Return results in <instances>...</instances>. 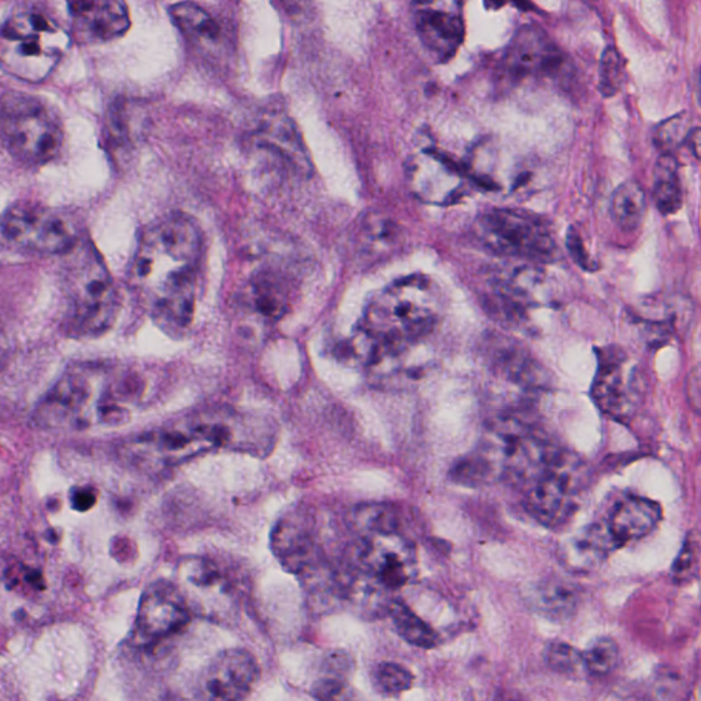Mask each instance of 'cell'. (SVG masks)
<instances>
[{
	"label": "cell",
	"mask_w": 701,
	"mask_h": 701,
	"mask_svg": "<svg viewBox=\"0 0 701 701\" xmlns=\"http://www.w3.org/2000/svg\"><path fill=\"white\" fill-rule=\"evenodd\" d=\"M202 254V232L187 214H170L143 233L132 283L163 329L180 332L194 320Z\"/></svg>",
	"instance_id": "obj_1"
},
{
	"label": "cell",
	"mask_w": 701,
	"mask_h": 701,
	"mask_svg": "<svg viewBox=\"0 0 701 701\" xmlns=\"http://www.w3.org/2000/svg\"><path fill=\"white\" fill-rule=\"evenodd\" d=\"M142 377L102 363L70 366L42 402L35 422L50 430H84L125 424L143 396Z\"/></svg>",
	"instance_id": "obj_2"
},
{
	"label": "cell",
	"mask_w": 701,
	"mask_h": 701,
	"mask_svg": "<svg viewBox=\"0 0 701 701\" xmlns=\"http://www.w3.org/2000/svg\"><path fill=\"white\" fill-rule=\"evenodd\" d=\"M258 422L233 411H206L177 419L131 443L137 459L172 466L191 456L222 447L258 445ZM261 443V441H259Z\"/></svg>",
	"instance_id": "obj_3"
},
{
	"label": "cell",
	"mask_w": 701,
	"mask_h": 701,
	"mask_svg": "<svg viewBox=\"0 0 701 701\" xmlns=\"http://www.w3.org/2000/svg\"><path fill=\"white\" fill-rule=\"evenodd\" d=\"M63 272L62 322L74 337H98L113 326L120 311V293L99 252L81 240L69 252Z\"/></svg>",
	"instance_id": "obj_4"
},
{
	"label": "cell",
	"mask_w": 701,
	"mask_h": 701,
	"mask_svg": "<svg viewBox=\"0 0 701 701\" xmlns=\"http://www.w3.org/2000/svg\"><path fill=\"white\" fill-rule=\"evenodd\" d=\"M443 300L435 281L424 274L400 278L367 303L362 332L382 343L411 346L429 335L440 320Z\"/></svg>",
	"instance_id": "obj_5"
},
{
	"label": "cell",
	"mask_w": 701,
	"mask_h": 701,
	"mask_svg": "<svg viewBox=\"0 0 701 701\" xmlns=\"http://www.w3.org/2000/svg\"><path fill=\"white\" fill-rule=\"evenodd\" d=\"M69 44L68 33L37 10L11 14L2 27L0 59L7 73L28 83L50 76Z\"/></svg>",
	"instance_id": "obj_6"
},
{
	"label": "cell",
	"mask_w": 701,
	"mask_h": 701,
	"mask_svg": "<svg viewBox=\"0 0 701 701\" xmlns=\"http://www.w3.org/2000/svg\"><path fill=\"white\" fill-rule=\"evenodd\" d=\"M2 139L18 161L39 166L57 157L63 132L57 117L43 102L10 92L2 99Z\"/></svg>",
	"instance_id": "obj_7"
},
{
	"label": "cell",
	"mask_w": 701,
	"mask_h": 701,
	"mask_svg": "<svg viewBox=\"0 0 701 701\" xmlns=\"http://www.w3.org/2000/svg\"><path fill=\"white\" fill-rule=\"evenodd\" d=\"M3 241L10 248L32 254H66L81 243L80 226L66 211L20 202L3 214Z\"/></svg>",
	"instance_id": "obj_8"
},
{
	"label": "cell",
	"mask_w": 701,
	"mask_h": 701,
	"mask_svg": "<svg viewBox=\"0 0 701 701\" xmlns=\"http://www.w3.org/2000/svg\"><path fill=\"white\" fill-rule=\"evenodd\" d=\"M477 239L488 250L526 261H552L558 246L548 222L528 211L492 209L476 224Z\"/></svg>",
	"instance_id": "obj_9"
},
{
	"label": "cell",
	"mask_w": 701,
	"mask_h": 701,
	"mask_svg": "<svg viewBox=\"0 0 701 701\" xmlns=\"http://www.w3.org/2000/svg\"><path fill=\"white\" fill-rule=\"evenodd\" d=\"M358 571L369 592H395L417 576V551L398 530L363 537Z\"/></svg>",
	"instance_id": "obj_10"
},
{
	"label": "cell",
	"mask_w": 701,
	"mask_h": 701,
	"mask_svg": "<svg viewBox=\"0 0 701 701\" xmlns=\"http://www.w3.org/2000/svg\"><path fill=\"white\" fill-rule=\"evenodd\" d=\"M580 465L562 452L536 481L529 485L526 506L537 521L547 526L565 524L576 510L580 492Z\"/></svg>",
	"instance_id": "obj_11"
},
{
	"label": "cell",
	"mask_w": 701,
	"mask_h": 701,
	"mask_svg": "<svg viewBox=\"0 0 701 701\" xmlns=\"http://www.w3.org/2000/svg\"><path fill=\"white\" fill-rule=\"evenodd\" d=\"M592 398L604 414L625 422L639 409L643 398L636 367H628L625 352L617 347L603 350L592 385Z\"/></svg>",
	"instance_id": "obj_12"
},
{
	"label": "cell",
	"mask_w": 701,
	"mask_h": 701,
	"mask_svg": "<svg viewBox=\"0 0 701 701\" xmlns=\"http://www.w3.org/2000/svg\"><path fill=\"white\" fill-rule=\"evenodd\" d=\"M566 66L565 54L543 29L534 25L519 29L502 61L503 72L513 83L559 79Z\"/></svg>",
	"instance_id": "obj_13"
},
{
	"label": "cell",
	"mask_w": 701,
	"mask_h": 701,
	"mask_svg": "<svg viewBox=\"0 0 701 701\" xmlns=\"http://www.w3.org/2000/svg\"><path fill=\"white\" fill-rule=\"evenodd\" d=\"M259 680V666L244 649L222 651L199 674L196 695L202 701H244Z\"/></svg>",
	"instance_id": "obj_14"
},
{
	"label": "cell",
	"mask_w": 701,
	"mask_h": 701,
	"mask_svg": "<svg viewBox=\"0 0 701 701\" xmlns=\"http://www.w3.org/2000/svg\"><path fill=\"white\" fill-rule=\"evenodd\" d=\"M191 606L178 584L157 581L140 599L136 632L144 641L155 643L183 630L191 619Z\"/></svg>",
	"instance_id": "obj_15"
},
{
	"label": "cell",
	"mask_w": 701,
	"mask_h": 701,
	"mask_svg": "<svg viewBox=\"0 0 701 701\" xmlns=\"http://www.w3.org/2000/svg\"><path fill=\"white\" fill-rule=\"evenodd\" d=\"M407 176L411 191L430 205H451L466 192V170L437 151L425 150L411 158Z\"/></svg>",
	"instance_id": "obj_16"
},
{
	"label": "cell",
	"mask_w": 701,
	"mask_h": 701,
	"mask_svg": "<svg viewBox=\"0 0 701 701\" xmlns=\"http://www.w3.org/2000/svg\"><path fill=\"white\" fill-rule=\"evenodd\" d=\"M272 548L284 569L299 577L325 563L313 518L306 510L292 511L278 521Z\"/></svg>",
	"instance_id": "obj_17"
},
{
	"label": "cell",
	"mask_w": 701,
	"mask_h": 701,
	"mask_svg": "<svg viewBox=\"0 0 701 701\" xmlns=\"http://www.w3.org/2000/svg\"><path fill=\"white\" fill-rule=\"evenodd\" d=\"M419 39L439 62L450 61L465 39L462 3L428 2L414 5Z\"/></svg>",
	"instance_id": "obj_18"
},
{
	"label": "cell",
	"mask_w": 701,
	"mask_h": 701,
	"mask_svg": "<svg viewBox=\"0 0 701 701\" xmlns=\"http://www.w3.org/2000/svg\"><path fill=\"white\" fill-rule=\"evenodd\" d=\"M178 578V586L187 597L191 610L199 606L206 611L207 602L217 604L233 595L231 574L220 562L206 556L184 559L178 566Z\"/></svg>",
	"instance_id": "obj_19"
},
{
	"label": "cell",
	"mask_w": 701,
	"mask_h": 701,
	"mask_svg": "<svg viewBox=\"0 0 701 701\" xmlns=\"http://www.w3.org/2000/svg\"><path fill=\"white\" fill-rule=\"evenodd\" d=\"M74 32L95 42H109L131 28L128 6L117 0L69 3Z\"/></svg>",
	"instance_id": "obj_20"
},
{
	"label": "cell",
	"mask_w": 701,
	"mask_h": 701,
	"mask_svg": "<svg viewBox=\"0 0 701 701\" xmlns=\"http://www.w3.org/2000/svg\"><path fill=\"white\" fill-rule=\"evenodd\" d=\"M621 547L608 522H599L586 526L567 540L560 550V558L570 570L589 573L602 566L604 560Z\"/></svg>",
	"instance_id": "obj_21"
},
{
	"label": "cell",
	"mask_w": 701,
	"mask_h": 701,
	"mask_svg": "<svg viewBox=\"0 0 701 701\" xmlns=\"http://www.w3.org/2000/svg\"><path fill=\"white\" fill-rule=\"evenodd\" d=\"M244 303L252 315L263 321L281 320L291 304V288L274 270H261L248 281Z\"/></svg>",
	"instance_id": "obj_22"
},
{
	"label": "cell",
	"mask_w": 701,
	"mask_h": 701,
	"mask_svg": "<svg viewBox=\"0 0 701 701\" xmlns=\"http://www.w3.org/2000/svg\"><path fill=\"white\" fill-rule=\"evenodd\" d=\"M662 519V508L647 497L630 496L615 506L608 526L623 545L644 539L651 534Z\"/></svg>",
	"instance_id": "obj_23"
},
{
	"label": "cell",
	"mask_w": 701,
	"mask_h": 701,
	"mask_svg": "<svg viewBox=\"0 0 701 701\" xmlns=\"http://www.w3.org/2000/svg\"><path fill=\"white\" fill-rule=\"evenodd\" d=\"M258 142L269 148L281 161L299 173H309L311 169L306 148L300 139L298 129L291 118L274 113L261 122L258 129Z\"/></svg>",
	"instance_id": "obj_24"
},
{
	"label": "cell",
	"mask_w": 701,
	"mask_h": 701,
	"mask_svg": "<svg viewBox=\"0 0 701 701\" xmlns=\"http://www.w3.org/2000/svg\"><path fill=\"white\" fill-rule=\"evenodd\" d=\"M532 606L543 617L554 622L573 618L581 604V591L573 582L550 578L540 582L532 592Z\"/></svg>",
	"instance_id": "obj_25"
},
{
	"label": "cell",
	"mask_w": 701,
	"mask_h": 701,
	"mask_svg": "<svg viewBox=\"0 0 701 701\" xmlns=\"http://www.w3.org/2000/svg\"><path fill=\"white\" fill-rule=\"evenodd\" d=\"M495 365L508 380L529 389L539 391L547 384L543 369L518 346H499L495 352Z\"/></svg>",
	"instance_id": "obj_26"
},
{
	"label": "cell",
	"mask_w": 701,
	"mask_h": 701,
	"mask_svg": "<svg viewBox=\"0 0 701 701\" xmlns=\"http://www.w3.org/2000/svg\"><path fill=\"white\" fill-rule=\"evenodd\" d=\"M170 16L174 25L191 42L209 46L220 40V24L202 6L195 3H177L170 7Z\"/></svg>",
	"instance_id": "obj_27"
},
{
	"label": "cell",
	"mask_w": 701,
	"mask_h": 701,
	"mask_svg": "<svg viewBox=\"0 0 701 701\" xmlns=\"http://www.w3.org/2000/svg\"><path fill=\"white\" fill-rule=\"evenodd\" d=\"M611 217L622 231H637L647 213V198L643 187L636 181L619 185L611 198Z\"/></svg>",
	"instance_id": "obj_28"
},
{
	"label": "cell",
	"mask_w": 701,
	"mask_h": 701,
	"mask_svg": "<svg viewBox=\"0 0 701 701\" xmlns=\"http://www.w3.org/2000/svg\"><path fill=\"white\" fill-rule=\"evenodd\" d=\"M677 158L673 154L660 155L654 172V200L663 215L677 213L682 207V189L678 176Z\"/></svg>",
	"instance_id": "obj_29"
},
{
	"label": "cell",
	"mask_w": 701,
	"mask_h": 701,
	"mask_svg": "<svg viewBox=\"0 0 701 701\" xmlns=\"http://www.w3.org/2000/svg\"><path fill=\"white\" fill-rule=\"evenodd\" d=\"M393 625L403 640L414 647L429 649L436 647L439 636L424 619L419 618L402 602H393L389 607Z\"/></svg>",
	"instance_id": "obj_30"
},
{
	"label": "cell",
	"mask_w": 701,
	"mask_h": 701,
	"mask_svg": "<svg viewBox=\"0 0 701 701\" xmlns=\"http://www.w3.org/2000/svg\"><path fill=\"white\" fill-rule=\"evenodd\" d=\"M691 693L684 675L670 667L658 669L648 686L649 701H689Z\"/></svg>",
	"instance_id": "obj_31"
},
{
	"label": "cell",
	"mask_w": 701,
	"mask_h": 701,
	"mask_svg": "<svg viewBox=\"0 0 701 701\" xmlns=\"http://www.w3.org/2000/svg\"><path fill=\"white\" fill-rule=\"evenodd\" d=\"M582 655L585 670L597 678L613 673L619 663L618 644L610 637L596 639Z\"/></svg>",
	"instance_id": "obj_32"
},
{
	"label": "cell",
	"mask_w": 701,
	"mask_h": 701,
	"mask_svg": "<svg viewBox=\"0 0 701 701\" xmlns=\"http://www.w3.org/2000/svg\"><path fill=\"white\" fill-rule=\"evenodd\" d=\"M691 118L688 113L677 114V116L663 121L656 126L654 132L655 146L662 151V154H673L682 144L688 142L691 136Z\"/></svg>",
	"instance_id": "obj_33"
},
{
	"label": "cell",
	"mask_w": 701,
	"mask_h": 701,
	"mask_svg": "<svg viewBox=\"0 0 701 701\" xmlns=\"http://www.w3.org/2000/svg\"><path fill=\"white\" fill-rule=\"evenodd\" d=\"M625 66L617 48L607 47L600 59L599 91L604 98H611L625 84Z\"/></svg>",
	"instance_id": "obj_34"
},
{
	"label": "cell",
	"mask_w": 701,
	"mask_h": 701,
	"mask_svg": "<svg viewBox=\"0 0 701 701\" xmlns=\"http://www.w3.org/2000/svg\"><path fill=\"white\" fill-rule=\"evenodd\" d=\"M374 682L384 695L396 696L409 691L414 684V675L398 663L385 662L377 666Z\"/></svg>",
	"instance_id": "obj_35"
},
{
	"label": "cell",
	"mask_w": 701,
	"mask_h": 701,
	"mask_svg": "<svg viewBox=\"0 0 701 701\" xmlns=\"http://www.w3.org/2000/svg\"><path fill=\"white\" fill-rule=\"evenodd\" d=\"M700 556V541L693 534H689L671 567V577L674 582L682 585L695 580L700 571Z\"/></svg>",
	"instance_id": "obj_36"
},
{
	"label": "cell",
	"mask_w": 701,
	"mask_h": 701,
	"mask_svg": "<svg viewBox=\"0 0 701 701\" xmlns=\"http://www.w3.org/2000/svg\"><path fill=\"white\" fill-rule=\"evenodd\" d=\"M545 660L552 670L559 674L574 675L585 670L584 655L573 645L556 641L548 645Z\"/></svg>",
	"instance_id": "obj_37"
},
{
	"label": "cell",
	"mask_w": 701,
	"mask_h": 701,
	"mask_svg": "<svg viewBox=\"0 0 701 701\" xmlns=\"http://www.w3.org/2000/svg\"><path fill=\"white\" fill-rule=\"evenodd\" d=\"M313 695L318 701H359L347 680L325 675L315 682Z\"/></svg>",
	"instance_id": "obj_38"
},
{
	"label": "cell",
	"mask_w": 701,
	"mask_h": 701,
	"mask_svg": "<svg viewBox=\"0 0 701 701\" xmlns=\"http://www.w3.org/2000/svg\"><path fill=\"white\" fill-rule=\"evenodd\" d=\"M5 580L10 589H21L22 592H40L44 589L42 574L24 565L10 566L5 571Z\"/></svg>",
	"instance_id": "obj_39"
},
{
	"label": "cell",
	"mask_w": 701,
	"mask_h": 701,
	"mask_svg": "<svg viewBox=\"0 0 701 701\" xmlns=\"http://www.w3.org/2000/svg\"><path fill=\"white\" fill-rule=\"evenodd\" d=\"M567 247H569L571 257H573L577 265L581 266L586 272H596L599 269V263L589 255L580 233L574 231V229H570L569 236H567Z\"/></svg>",
	"instance_id": "obj_40"
},
{
	"label": "cell",
	"mask_w": 701,
	"mask_h": 701,
	"mask_svg": "<svg viewBox=\"0 0 701 701\" xmlns=\"http://www.w3.org/2000/svg\"><path fill=\"white\" fill-rule=\"evenodd\" d=\"M351 670V658L346 652H332V654L326 656L324 662L325 677L343 678V680H347Z\"/></svg>",
	"instance_id": "obj_41"
},
{
	"label": "cell",
	"mask_w": 701,
	"mask_h": 701,
	"mask_svg": "<svg viewBox=\"0 0 701 701\" xmlns=\"http://www.w3.org/2000/svg\"><path fill=\"white\" fill-rule=\"evenodd\" d=\"M686 396L692 409L701 415V363L693 367L686 378Z\"/></svg>",
	"instance_id": "obj_42"
},
{
	"label": "cell",
	"mask_w": 701,
	"mask_h": 701,
	"mask_svg": "<svg viewBox=\"0 0 701 701\" xmlns=\"http://www.w3.org/2000/svg\"><path fill=\"white\" fill-rule=\"evenodd\" d=\"M689 147L697 161L701 162V128L693 129L688 139Z\"/></svg>",
	"instance_id": "obj_43"
}]
</instances>
